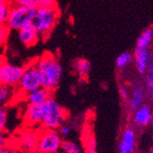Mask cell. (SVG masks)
Here are the masks:
<instances>
[{"mask_svg": "<svg viewBox=\"0 0 153 153\" xmlns=\"http://www.w3.org/2000/svg\"><path fill=\"white\" fill-rule=\"evenodd\" d=\"M34 63L39 73L42 87L50 92L54 91L59 86L62 76V67L57 58L46 52Z\"/></svg>", "mask_w": 153, "mask_h": 153, "instance_id": "cell-1", "label": "cell"}, {"mask_svg": "<svg viewBox=\"0 0 153 153\" xmlns=\"http://www.w3.org/2000/svg\"><path fill=\"white\" fill-rule=\"evenodd\" d=\"M41 126L46 129H58L66 117V111L63 107L51 96L41 105Z\"/></svg>", "mask_w": 153, "mask_h": 153, "instance_id": "cell-2", "label": "cell"}, {"mask_svg": "<svg viewBox=\"0 0 153 153\" xmlns=\"http://www.w3.org/2000/svg\"><path fill=\"white\" fill-rule=\"evenodd\" d=\"M60 17L58 7H38L32 23L39 31L40 37L46 38L52 31Z\"/></svg>", "mask_w": 153, "mask_h": 153, "instance_id": "cell-3", "label": "cell"}, {"mask_svg": "<svg viewBox=\"0 0 153 153\" xmlns=\"http://www.w3.org/2000/svg\"><path fill=\"white\" fill-rule=\"evenodd\" d=\"M62 136L55 129L42 130L39 135V153H57L62 148Z\"/></svg>", "mask_w": 153, "mask_h": 153, "instance_id": "cell-4", "label": "cell"}, {"mask_svg": "<svg viewBox=\"0 0 153 153\" xmlns=\"http://www.w3.org/2000/svg\"><path fill=\"white\" fill-rule=\"evenodd\" d=\"M35 12L36 9L12 5L7 25L10 30H19L26 24L32 22L35 17Z\"/></svg>", "mask_w": 153, "mask_h": 153, "instance_id": "cell-5", "label": "cell"}, {"mask_svg": "<svg viewBox=\"0 0 153 153\" xmlns=\"http://www.w3.org/2000/svg\"><path fill=\"white\" fill-rule=\"evenodd\" d=\"M41 86L42 85H41L40 75L35 63L25 67L22 77L18 85L19 92L26 95Z\"/></svg>", "mask_w": 153, "mask_h": 153, "instance_id": "cell-6", "label": "cell"}, {"mask_svg": "<svg viewBox=\"0 0 153 153\" xmlns=\"http://www.w3.org/2000/svg\"><path fill=\"white\" fill-rule=\"evenodd\" d=\"M39 133L32 128H27L21 131L17 140V148L23 153H30L37 150Z\"/></svg>", "mask_w": 153, "mask_h": 153, "instance_id": "cell-7", "label": "cell"}, {"mask_svg": "<svg viewBox=\"0 0 153 153\" xmlns=\"http://www.w3.org/2000/svg\"><path fill=\"white\" fill-rule=\"evenodd\" d=\"M24 69L25 67L23 66L9 63L6 61L3 66L1 82L13 87L18 86L24 73Z\"/></svg>", "mask_w": 153, "mask_h": 153, "instance_id": "cell-8", "label": "cell"}, {"mask_svg": "<svg viewBox=\"0 0 153 153\" xmlns=\"http://www.w3.org/2000/svg\"><path fill=\"white\" fill-rule=\"evenodd\" d=\"M18 31L19 40L27 47H32L36 45L40 38L39 31L36 30L32 22L26 24Z\"/></svg>", "mask_w": 153, "mask_h": 153, "instance_id": "cell-9", "label": "cell"}, {"mask_svg": "<svg viewBox=\"0 0 153 153\" xmlns=\"http://www.w3.org/2000/svg\"><path fill=\"white\" fill-rule=\"evenodd\" d=\"M137 136L133 128H126L120 137L117 145V153H133L136 147Z\"/></svg>", "mask_w": 153, "mask_h": 153, "instance_id": "cell-10", "label": "cell"}, {"mask_svg": "<svg viewBox=\"0 0 153 153\" xmlns=\"http://www.w3.org/2000/svg\"><path fill=\"white\" fill-rule=\"evenodd\" d=\"M42 120V107L41 105H29L27 104L25 113H24V121L27 126L36 127L38 125H41Z\"/></svg>", "mask_w": 153, "mask_h": 153, "instance_id": "cell-11", "label": "cell"}, {"mask_svg": "<svg viewBox=\"0 0 153 153\" xmlns=\"http://www.w3.org/2000/svg\"><path fill=\"white\" fill-rule=\"evenodd\" d=\"M149 53V51H148L147 48H137V47L135 48V52H134L135 63L137 72L140 74H144L148 71Z\"/></svg>", "mask_w": 153, "mask_h": 153, "instance_id": "cell-12", "label": "cell"}, {"mask_svg": "<svg viewBox=\"0 0 153 153\" xmlns=\"http://www.w3.org/2000/svg\"><path fill=\"white\" fill-rule=\"evenodd\" d=\"M25 96H26V101L29 105H42L47 99H49L51 96V92L41 86L29 93Z\"/></svg>", "mask_w": 153, "mask_h": 153, "instance_id": "cell-13", "label": "cell"}, {"mask_svg": "<svg viewBox=\"0 0 153 153\" xmlns=\"http://www.w3.org/2000/svg\"><path fill=\"white\" fill-rule=\"evenodd\" d=\"M133 112V120L138 127H146L149 125L152 113V110L149 108V106L142 105L140 107H138Z\"/></svg>", "mask_w": 153, "mask_h": 153, "instance_id": "cell-14", "label": "cell"}, {"mask_svg": "<svg viewBox=\"0 0 153 153\" xmlns=\"http://www.w3.org/2000/svg\"><path fill=\"white\" fill-rule=\"evenodd\" d=\"M128 107L130 110L135 111L138 107H140L145 100V93L140 86H135L129 94L128 97Z\"/></svg>", "mask_w": 153, "mask_h": 153, "instance_id": "cell-15", "label": "cell"}, {"mask_svg": "<svg viewBox=\"0 0 153 153\" xmlns=\"http://www.w3.org/2000/svg\"><path fill=\"white\" fill-rule=\"evenodd\" d=\"M15 96V87L0 83V105L8 104Z\"/></svg>", "mask_w": 153, "mask_h": 153, "instance_id": "cell-16", "label": "cell"}, {"mask_svg": "<svg viewBox=\"0 0 153 153\" xmlns=\"http://www.w3.org/2000/svg\"><path fill=\"white\" fill-rule=\"evenodd\" d=\"M91 68V62L85 59H79L75 62V70L82 78H86L89 75Z\"/></svg>", "mask_w": 153, "mask_h": 153, "instance_id": "cell-17", "label": "cell"}, {"mask_svg": "<svg viewBox=\"0 0 153 153\" xmlns=\"http://www.w3.org/2000/svg\"><path fill=\"white\" fill-rule=\"evenodd\" d=\"M153 38V30L151 29H147L142 31L140 38L137 39L136 47L137 48H148L150 41Z\"/></svg>", "mask_w": 153, "mask_h": 153, "instance_id": "cell-18", "label": "cell"}, {"mask_svg": "<svg viewBox=\"0 0 153 153\" xmlns=\"http://www.w3.org/2000/svg\"><path fill=\"white\" fill-rule=\"evenodd\" d=\"M131 62H132L131 53L128 51H124L117 58L116 63H117V69H119V70H124L128 64L131 63Z\"/></svg>", "mask_w": 153, "mask_h": 153, "instance_id": "cell-19", "label": "cell"}, {"mask_svg": "<svg viewBox=\"0 0 153 153\" xmlns=\"http://www.w3.org/2000/svg\"><path fill=\"white\" fill-rule=\"evenodd\" d=\"M61 149L64 153H81L80 145L75 141H72V140L62 141Z\"/></svg>", "mask_w": 153, "mask_h": 153, "instance_id": "cell-20", "label": "cell"}, {"mask_svg": "<svg viewBox=\"0 0 153 153\" xmlns=\"http://www.w3.org/2000/svg\"><path fill=\"white\" fill-rule=\"evenodd\" d=\"M85 153H97V143L93 135L87 134L85 140Z\"/></svg>", "mask_w": 153, "mask_h": 153, "instance_id": "cell-21", "label": "cell"}, {"mask_svg": "<svg viewBox=\"0 0 153 153\" xmlns=\"http://www.w3.org/2000/svg\"><path fill=\"white\" fill-rule=\"evenodd\" d=\"M11 6V4H0V25L7 24Z\"/></svg>", "mask_w": 153, "mask_h": 153, "instance_id": "cell-22", "label": "cell"}, {"mask_svg": "<svg viewBox=\"0 0 153 153\" xmlns=\"http://www.w3.org/2000/svg\"><path fill=\"white\" fill-rule=\"evenodd\" d=\"M147 77H146V85L148 88V92L149 95L153 98V62L149 65L147 71Z\"/></svg>", "mask_w": 153, "mask_h": 153, "instance_id": "cell-23", "label": "cell"}, {"mask_svg": "<svg viewBox=\"0 0 153 153\" xmlns=\"http://www.w3.org/2000/svg\"><path fill=\"white\" fill-rule=\"evenodd\" d=\"M12 5H16L23 7H27V8H32V9H37V1L36 0H11Z\"/></svg>", "mask_w": 153, "mask_h": 153, "instance_id": "cell-24", "label": "cell"}, {"mask_svg": "<svg viewBox=\"0 0 153 153\" xmlns=\"http://www.w3.org/2000/svg\"><path fill=\"white\" fill-rule=\"evenodd\" d=\"M10 29L7 24L0 25V45H3L7 42V40L9 37Z\"/></svg>", "mask_w": 153, "mask_h": 153, "instance_id": "cell-25", "label": "cell"}, {"mask_svg": "<svg viewBox=\"0 0 153 153\" xmlns=\"http://www.w3.org/2000/svg\"><path fill=\"white\" fill-rule=\"evenodd\" d=\"M7 109L0 105V131H4L7 128Z\"/></svg>", "mask_w": 153, "mask_h": 153, "instance_id": "cell-26", "label": "cell"}, {"mask_svg": "<svg viewBox=\"0 0 153 153\" xmlns=\"http://www.w3.org/2000/svg\"><path fill=\"white\" fill-rule=\"evenodd\" d=\"M38 7H58L57 0H36Z\"/></svg>", "mask_w": 153, "mask_h": 153, "instance_id": "cell-27", "label": "cell"}, {"mask_svg": "<svg viewBox=\"0 0 153 153\" xmlns=\"http://www.w3.org/2000/svg\"><path fill=\"white\" fill-rule=\"evenodd\" d=\"M58 132L60 133L61 136H63V137H66L68 135H70L71 133V127L69 126L67 124H62L60 128H58Z\"/></svg>", "mask_w": 153, "mask_h": 153, "instance_id": "cell-28", "label": "cell"}, {"mask_svg": "<svg viewBox=\"0 0 153 153\" xmlns=\"http://www.w3.org/2000/svg\"><path fill=\"white\" fill-rule=\"evenodd\" d=\"M118 93H119V95L121 96V98L124 99V100H128V97H129V91L128 89L126 87V86H124V85H121L118 89Z\"/></svg>", "mask_w": 153, "mask_h": 153, "instance_id": "cell-29", "label": "cell"}, {"mask_svg": "<svg viewBox=\"0 0 153 153\" xmlns=\"http://www.w3.org/2000/svg\"><path fill=\"white\" fill-rule=\"evenodd\" d=\"M0 153H20L19 149L17 147L13 146H6L4 148L0 149Z\"/></svg>", "mask_w": 153, "mask_h": 153, "instance_id": "cell-30", "label": "cell"}, {"mask_svg": "<svg viewBox=\"0 0 153 153\" xmlns=\"http://www.w3.org/2000/svg\"><path fill=\"white\" fill-rule=\"evenodd\" d=\"M8 140H7V137L6 136L4 131H0V149L4 148L7 145Z\"/></svg>", "mask_w": 153, "mask_h": 153, "instance_id": "cell-31", "label": "cell"}, {"mask_svg": "<svg viewBox=\"0 0 153 153\" xmlns=\"http://www.w3.org/2000/svg\"><path fill=\"white\" fill-rule=\"evenodd\" d=\"M5 60L3 58L0 57V83H1V81H2V73H3V66H4V63H5Z\"/></svg>", "mask_w": 153, "mask_h": 153, "instance_id": "cell-32", "label": "cell"}, {"mask_svg": "<svg viewBox=\"0 0 153 153\" xmlns=\"http://www.w3.org/2000/svg\"><path fill=\"white\" fill-rule=\"evenodd\" d=\"M148 62H149V65L151 64L153 62V53L149 52V57H148Z\"/></svg>", "mask_w": 153, "mask_h": 153, "instance_id": "cell-33", "label": "cell"}, {"mask_svg": "<svg viewBox=\"0 0 153 153\" xmlns=\"http://www.w3.org/2000/svg\"><path fill=\"white\" fill-rule=\"evenodd\" d=\"M0 4H11V0H0Z\"/></svg>", "mask_w": 153, "mask_h": 153, "instance_id": "cell-34", "label": "cell"}, {"mask_svg": "<svg viewBox=\"0 0 153 153\" xmlns=\"http://www.w3.org/2000/svg\"><path fill=\"white\" fill-rule=\"evenodd\" d=\"M149 124H150V126L153 129V110H152V113H151V117H150V121H149Z\"/></svg>", "mask_w": 153, "mask_h": 153, "instance_id": "cell-35", "label": "cell"}, {"mask_svg": "<svg viewBox=\"0 0 153 153\" xmlns=\"http://www.w3.org/2000/svg\"><path fill=\"white\" fill-rule=\"evenodd\" d=\"M149 153H153V146L150 148V149H149Z\"/></svg>", "mask_w": 153, "mask_h": 153, "instance_id": "cell-36", "label": "cell"}, {"mask_svg": "<svg viewBox=\"0 0 153 153\" xmlns=\"http://www.w3.org/2000/svg\"><path fill=\"white\" fill-rule=\"evenodd\" d=\"M30 153H34V152H30Z\"/></svg>", "mask_w": 153, "mask_h": 153, "instance_id": "cell-37", "label": "cell"}, {"mask_svg": "<svg viewBox=\"0 0 153 153\" xmlns=\"http://www.w3.org/2000/svg\"><path fill=\"white\" fill-rule=\"evenodd\" d=\"M152 100H153V98H152Z\"/></svg>", "mask_w": 153, "mask_h": 153, "instance_id": "cell-38", "label": "cell"}]
</instances>
